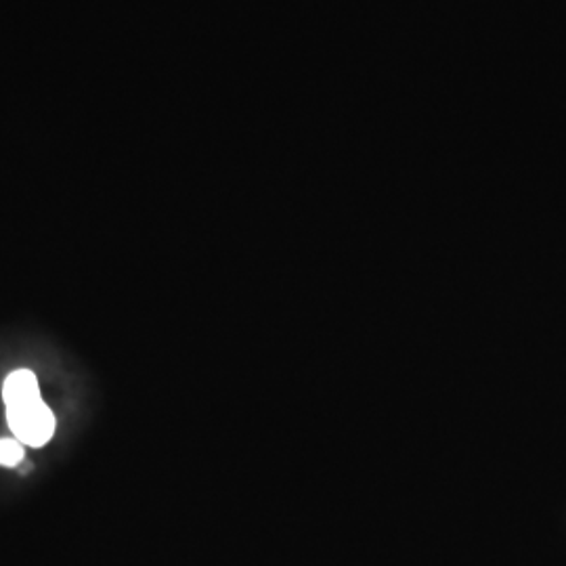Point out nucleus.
I'll list each match as a JSON object with an SVG mask.
<instances>
[{
  "label": "nucleus",
  "mask_w": 566,
  "mask_h": 566,
  "mask_svg": "<svg viewBox=\"0 0 566 566\" xmlns=\"http://www.w3.org/2000/svg\"><path fill=\"white\" fill-rule=\"evenodd\" d=\"M7 420L15 439L23 446L42 447L55 432V416L44 405L39 380L30 369L13 371L2 388Z\"/></svg>",
  "instance_id": "obj_1"
},
{
  "label": "nucleus",
  "mask_w": 566,
  "mask_h": 566,
  "mask_svg": "<svg viewBox=\"0 0 566 566\" xmlns=\"http://www.w3.org/2000/svg\"><path fill=\"white\" fill-rule=\"evenodd\" d=\"M23 460V443L18 439H0V464L18 465Z\"/></svg>",
  "instance_id": "obj_2"
}]
</instances>
